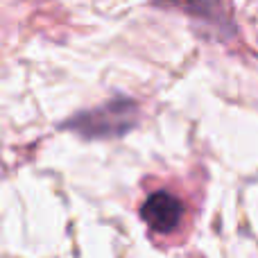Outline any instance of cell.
I'll list each match as a JSON object with an SVG mask.
<instances>
[{
	"label": "cell",
	"mask_w": 258,
	"mask_h": 258,
	"mask_svg": "<svg viewBox=\"0 0 258 258\" xmlns=\"http://www.w3.org/2000/svg\"><path fill=\"white\" fill-rule=\"evenodd\" d=\"M168 3L179 7L181 12H186L188 16L206 21L213 27H229V30H231L229 18L224 16V12L220 9V3H215V0H168Z\"/></svg>",
	"instance_id": "obj_3"
},
{
	"label": "cell",
	"mask_w": 258,
	"mask_h": 258,
	"mask_svg": "<svg viewBox=\"0 0 258 258\" xmlns=\"http://www.w3.org/2000/svg\"><path fill=\"white\" fill-rule=\"evenodd\" d=\"M141 218L152 231L156 233H172L181 224L183 204L179 197L168 190H156L145 197L141 206Z\"/></svg>",
	"instance_id": "obj_2"
},
{
	"label": "cell",
	"mask_w": 258,
	"mask_h": 258,
	"mask_svg": "<svg viewBox=\"0 0 258 258\" xmlns=\"http://www.w3.org/2000/svg\"><path fill=\"white\" fill-rule=\"evenodd\" d=\"M138 118H141L138 104L132 98H122L120 95V98H113L95 109L73 116L71 120L63 122V127H68L82 138L98 141V138L125 136L129 129L138 125Z\"/></svg>",
	"instance_id": "obj_1"
}]
</instances>
